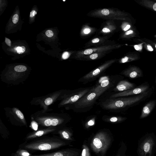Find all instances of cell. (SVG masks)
<instances>
[{"label":"cell","instance_id":"1","mask_svg":"<svg viewBox=\"0 0 156 156\" xmlns=\"http://www.w3.org/2000/svg\"><path fill=\"white\" fill-rule=\"evenodd\" d=\"M152 90L149 89L146 92L128 98L112 99L103 104L104 107L108 109L123 108L136 105L149 98Z\"/></svg>","mask_w":156,"mask_h":156},{"label":"cell","instance_id":"2","mask_svg":"<svg viewBox=\"0 0 156 156\" xmlns=\"http://www.w3.org/2000/svg\"><path fill=\"white\" fill-rule=\"evenodd\" d=\"M65 145V142L59 139L51 138L27 143L23 147L31 150L46 151L56 149Z\"/></svg>","mask_w":156,"mask_h":156},{"label":"cell","instance_id":"3","mask_svg":"<svg viewBox=\"0 0 156 156\" xmlns=\"http://www.w3.org/2000/svg\"><path fill=\"white\" fill-rule=\"evenodd\" d=\"M110 139L106 133L101 132L96 134L90 144L91 147L96 153H104L108 148Z\"/></svg>","mask_w":156,"mask_h":156},{"label":"cell","instance_id":"4","mask_svg":"<svg viewBox=\"0 0 156 156\" xmlns=\"http://www.w3.org/2000/svg\"><path fill=\"white\" fill-rule=\"evenodd\" d=\"M155 142L153 137L148 136L145 137L138 148L139 156H152L155 146Z\"/></svg>","mask_w":156,"mask_h":156},{"label":"cell","instance_id":"5","mask_svg":"<svg viewBox=\"0 0 156 156\" xmlns=\"http://www.w3.org/2000/svg\"><path fill=\"white\" fill-rule=\"evenodd\" d=\"M107 89V87L101 88L99 86L95 89L93 92L79 100L76 103V107L78 108H81L89 106Z\"/></svg>","mask_w":156,"mask_h":156},{"label":"cell","instance_id":"6","mask_svg":"<svg viewBox=\"0 0 156 156\" xmlns=\"http://www.w3.org/2000/svg\"><path fill=\"white\" fill-rule=\"evenodd\" d=\"M149 87L150 86L148 84H142L133 88L113 94L111 97L114 98L138 95L150 89Z\"/></svg>","mask_w":156,"mask_h":156},{"label":"cell","instance_id":"7","mask_svg":"<svg viewBox=\"0 0 156 156\" xmlns=\"http://www.w3.org/2000/svg\"><path fill=\"white\" fill-rule=\"evenodd\" d=\"M78 154V153L75 151L68 149L51 153L33 155L32 156H77Z\"/></svg>","mask_w":156,"mask_h":156},{"label":"cell","instance_id":"8","mask_svg":"<svg viewBox=\"0 0 156 156\" xmlns=\"http://www.w3.org/2000/svg\"><path fill=\"white\" fill-rule=\"evenodd\" d=\"M156 104V100H152L146 104L143 108L140 116V119L147 117L154 108Z\"/></svg>","mask_w":156,"mask_h":156},{"label":"cell","instance_id":"9","mask_svg":"<svg viewBox=\"0 0 156 156\" xmlns=\"http://www.w3.org/2000/svg\"><path fill=\"white\" fill-rule=\"evenodd\" d=\"M136 85L126 80L120 81L116 86V88L119 91H125L136 87Z\"/></svg>","mask_w":156,"mask_h":156},{"label":"cell","instance_id":"10","mask_svg":"<svg viewBox=\"0 0 156 156\" xmlns=\"http://www.w3.org/2000/svg\"><path fill=\"white\" fill-rule=\"evenodd\" d=\"M127 77L131 79H136L143 76L141 71L137 68H133L125 73Z\"/></svg>","mask_w":156,"mask_h":156},{"label":"cell","instance_id":"11","mask_svg":"<svg viewBox=\"0 0 156 156\" xmlns=\"http://www.w3.org/2000/svg\"><path fill=\"white\" fill-rule=\"evenodd\" d=\"M51 131L52 130L51 129L39 130L28 135L26 137V139L28 140H30L37 137H40Z\"/></svg>","mask_w":156,"mask_h":156},{"label":"cell","instance_id":"12","mask_svg":"<svg viewBox=\"0 0 156 156\" xmlns=\"http://www.w3.org/2000/svg\"><path fill=\"white\" fill-rule=\"evenodd\" d=\"M89 90L88 89L85 90L71 96L67 101V103L74 102L76 101L85 94Z\"/></svg>","mask_w":156,"mask_h":156},{"label":"cell","instance_id":"13","mask_svg":"<svg viewBox=\"0 0 156 156\" xmlns=\"http://www.w3.org/2000/svg\"><path fill=\"white\" fill-rule=\"evenodd\" d=\"M14 156H32V155L27 151L20 149L16 152Z\"/></svg>","mask_w":156,"mask_h":156},{"label":"cell","instance_id":"14","mask_svg":"<svg viewBox=\"0 0 156 156\" xmlns=\"http://www.w3.org/2000/svg\"><path fill=\"white\" fill-rule=\"evenodd\" d=\"M59 133L62 138L67 140H72L71 138V134L69 132L63 131L60 132Z\"/></svg>","mask_w":156,"mask_h":156},{"label":"cell","instance_id":"15","mask_svg":"<svg viewBox=\"0 0 156 156\" xmlns=\"http://www.w3.org/2000/svg\"><path fill=\"white\" fill-rule=\"evenodd\" d=\"M80 156H91L89 149L85 144L83 146V150Z\"/></svg>","mask_w":156,"mask_h":156},{"label":"cell","instance_id":"16","mask_svg":"<svg viewBox=\"0 0 156 156\" xmlns=\"http://www.w3.org/2000/svg\"><path fill=\"white\" fill-rule=\"evenodd\" d=\"M27 69L26 66L23 65H19L16 66L14 70L17 72H23L25 71Z\"/></svg>","mask_w":156,"mask_h":156},{"label":"cell","instance_id":"17","mask_svg":"<svg viewBox=\"0 0 156 156\" xmlns=\"http://www.w3.org/2000/svg\"><path fill=\"white\" fill-rule=\"evenodd\" d=\"M109 81L108 79L107 78L106 79L102 80L101 82L100 87L102 88L106 87L109 84Z\"/></svg>","mask_w":156,"mask_h":156},{"label":"cell","instance_id":"18","mask_svg":"<svg viewBox=\"0 0 156 156\" xmlns=\"http://www.w3.org/2000/svg\"><path fill=\"white\" fill-rule=\"evenodd\" d=\"M16 49L17 51V53L18 54H21L24 52L26 50V48L24 46L18 47Z\"/></svg>","mask_w":156,"mask_h":156},{"label":"cell","instance_id":"19","mask_svg":"<svg viewBox=\"0 0 156 156\" xmlns=\"http://www.w3.org/2000/svg\"><path fill=\"white\" fill-rule=\"evenodd\" d=\"M19 20V16L17 14L14 15L12 18V21L14 24L16 23Z\"/></svg>","mask_w":156,"mask_h":156},{"label":"cell","instance_id":"20","mask_svg":"<svg viewBox=\"0 0 156 156\" xmlns=\"http://www.w3.org/2000/svg\"><path fill=\"white\" fill-rule=\"evenodd\" d=\"M44 124L46 126H51L52 120L50 119H47L44 121Z\"/></svg>","mask_w":156,"mask_h":156},{"label":"cell","instance_id":"21","mask_svg":"<svg viewBox=\"0 0 156 156\" xmlns=\"http://www.w3.org/2000/svg\"><path fill=\"white\" fill-rule=\"evenodd\" d=\"M53 100L51 98H46L45 101L44 102L47 105H51L52 102Z\"/></svg>","mask_w":156,"mask_h":156},{"label":"cell","instance_id":"22","mask_svg":"<svg viewBox=\"0 0 156 156\" xmlns=\"http://www.w3.org/2000/svg\"><path fill=\"white\" fill-rule=\"evenodd\" d=\"M46 36L48 37H51L53 35L54 33L52 31L50 30H48L45 32Z\"/></svg>","mask_w":156,"mask_h":156},{"label":"cell","instance_id":"23","mask_svg":"<svg viewBox=\"0 0 156 156\" xmlns=\"http://www.w3.org/2000/svg\"><path fill=\"white\" fill-rule=\"evenodd\" d=\"M69 56V53L67 51L64 52L62 55V57L64 59H66L68 58Z\"/></svg>","mask_w":156,"mask_h":156},{"label":"cell","instance_id":"24","mask_svg":"<svg viewBox=\"0 0 156 156\" xmlns=\"http://www.w3.org/2000/svg\"><path fill=\"white\" fill-rule=\"evenodd\" d=\"M31 126L32 128L35 130H37L38 128V125L37 123L34 121H33L31 123Z\"/></svg>","mask_w":156,"mask_h":156},{"label":"cell","instance_id":"25","mask_svg":"<svg viewBox=\"0 0 156 156\" xmlns=\"http://www.w3.org/2000/svg\"><path fill=\"white\" fill-rule=\"evenodd\" d=\"M16 113L18 116L21 119L24 118V116L22 112L20 110H17L16 111Z\"/></svg>","mask_w":156,"mask_h":156},{"label":"cell","instance_id":"26","mask_svg":"<svg viewBox=\"0 0 156 156\" xmlns=\"http://www.w3.org/2000/svg\"><path fill=\"white\" fill-rule=\"evenodd\" d=\"M102 13L104 15H108L109 14V10L107 9H103L101 11Z\"/></svg>","mask_w":156,"mask_h":156},{"label":"cell","instance_id":"27","mask_svg":"<svg viewBox=\"0 0 156 156\" xmlns=\"http://www.w3.org/2000/svg\"><path fill=\"white\" fill-rule=\"evenodd\" d=\"M58 123V120L56 119H52L51 126H56Z\"/></svg>","mask_w":156,"mask_h":156},{"label":"cell","instance_id":"28","mask_svg":"<svg viewBox=\"0 0 156 156\" xmlns=\"http://www.w3.org/2000/svg\"><path fill=\"white\" fill-rule=\"evenodd\" d=\"M93 52V50L91 49H88L85 50L84 51V54L88 55L91 54Z\"/></svg>","mask_w":156,"mask_h":156},{"label":"cell","instance_id":"29","mask_svg":"<svg viewBox=\"0 0 156 156\" xmlns=\"http://www.w3.org/2000/svg\"><path fill=\"white\" fill-rule=\"evenodd\" d=\"M5 42L6 44L9 46H11V42L10 40L6 37H5Z\"/></svg>","mask_w":156,"mask_h":156},{"label":"cell","instance_id":"30","mask_svg":"<svg viewBox=\"0 0 156 156\" xmlns=\"http://www.w3.org/2000/svg\"><path fill=\"white\" fill-rule=\"evenodd\" d=\"M37 14V12L34 10L31 11L30 12V16L31 18L33 17Z\"/></svg>","mask_w":156,"mask_h":156},{"label":"cell","instance_id":"31","mask_svg":"<svg viewBox=\"0 0 156 156\" xmlns=\"http://www.w3.org/2000/svg\"><path fill=\"white\" fill-rule=\"evenodd\" d=\"M98 56V55L97 53H94L93 54L91 55L90 57V58L92 59H94L96 58Z\"/></svg>","mask_w":156,"mask_h":156},{"label":"cell","instance_id":"32","mask_svg":"<svg viewBox=\"0 0 156 156\" xmlns=\"http://www.w3.org/2000/svg\"><path fill=\"white\" fill-rule=\"evenodd\" d=\"M118 119L116 117H112L110 118V121L112 122H115L117 121Z\"/></svg>","mask_w":156,"mask_h":156},{"label":"cell","instance_id":"33","mask_svg":"<svg viewBox=\"0 0 156 156\" xmlns=\"http://www.w3.org/2000/svg\"><path fill=\"white\" fill-rule=\"evenodd\" d=\"M128 59V58L127 56L125 57L124 58H122L121 62L122 63H125L127 62Z\"/></svg>","mask_w":156,"mask_h":156},{"label":"cell","instance_id":"34","mask_svg":"<svg viewBox=\"0 0 156 156\" xmlns=\"http://www.w3.org/2000/svg\"><path fill=\"white\" fill-rule=\"evenodd\" d=\"M90 30L89 28L85 29L84 30V33L85 34H87L90 33Z\"/></svg>","mask_w":156,"mask_h":156},{"label":"cell","instance_id":"35","mask_svg":"<svg viewBox=\"0 0 156 156\" xmlns=\"http://www.w3.org/2000/svg\"><path fill=\"white\" fill-rule=\"evenodd\" d=\"M94 124V121L91 120L89 121L88 122V124L89 126H92Z\"/></svg>","mask_w":156,"mask_h":156},{"label":"cell","instance_id":"36","mask_svg":"<svg viewBox=\"0 0 156 156\" xmlns=\"http://www.w3.org/2000/svg\"><path fill=\"white\" fill-rule=\"evenodd\" d=\"M99 41V39L98 38H96L93 39L92 40V42L93 43H96L98 42Z\"/></svg>","mask_w":156,"mask_h":156},{"label":"cell","instance_id":"37","mask_svg":"<svg viewBox=\"0 0 156 156\" xmlns=\"http://www.w3.org/2000/svg\"><path fill=\"white\" fill-rule=\"evenodd\" d=\"M102 31L105 33H108L110 32V30L106 28H104L102 30Z\"/></svg>","mask_w":156,"mask_h":156},{"label":"cell","instance_id":"38","mask_svg":"<svg viewBox=\"0 0 156 156\" xmlns=\"http://www.w3.org/2000/svg\"><path fill=\"white\" fill-rule=\"evenodd\" d=\"M133 33V31L132 30H130L126 32L125 33V34L128 35L130 34H132Z\"/></svg>","mask_w":156,"mask_h":156},{"label":"cell","instance_id":"39","mask_svg":"<svg viewBox=\"0 0 156 156\" xmlns=\"http://www.w3.org/2000/svg\"><path fill=\"white\" fill-rule=\"evenodd\" d=\"M130 27V26L129 25H127L126 27L124 28V31H126L129 29Z\"/></svg>","mask_w":156,"mask_h":156},{"label":"cell","instance_id":"40","mask_svg":"<svg viewBox=\"0 0 156 156\" xmlns=\"http://www.w3.org/2000/svg\"><path fill=\"white\" fill-rule=\"evenodd\" d=\"M147 47L149 51H152L153 50V48L150 46L148 45L147 46Z\"/></svg>","mask_w":156,"mask_h":156},{"label":"cell","instance_id":"41","mask_svg":"<svg viewBox=\"0 0 156 156\" xmlns=\"http://www.w3.org/2000/svg\"><path fill=\"white\" fill-rule=\"evenodd\" d=\"M134 47L135 49L136 50H138L140 49V47L137 45H134Z\"/></svg>","mask_w":156,"mask_h":156},{"label":"cell","instance_id":"42","mask_svg":"<svg viewBox=\"0 0 156 156\" xmlns=\"http://www.w3.org/2000/svg\"><path fill=\"white\" fill-rule=\"evenodd\" d=\"M153 9L154 11H156V3H155L153 5Z\"/></svg>","mask_w":156,"mask_h":156},{"label":"cell","instance_id":"43","mask_svg":"<svg viewBox=\"0 0 156 156\" xmlns=\"http://www.w3.org/2000/svg\"><path fill=\"white\" fill-rule=\"evenodd\" d=\"M117 156H120V155H119H119H118Z\"/></svg>","mask_w":156,"mask_h":156},{"label":"cell","instance_id":"44","mask_svg":"<svg viewBox=\"0 0 156 156\" xmlns=\"http://www.w3.org/2000/svg\"><path fill=\"white\" fill-rule=\"evenodd\" d=\"M155 47H156V45H155Z\"/></svg>","mask_w":156,"mask_h":156}]
</instances>
